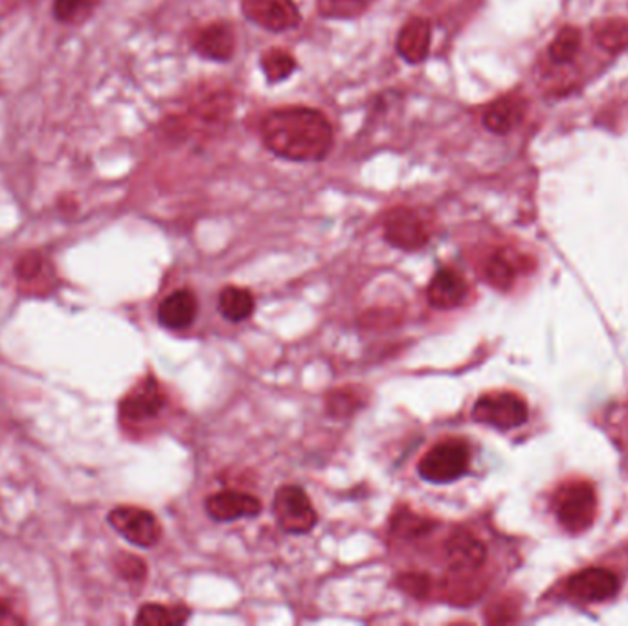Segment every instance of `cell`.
I'll return each instance as SVG.
<instances>
[{
  "instance_id": "cell-13",
  "label": "cell",
  "mask_w": 628,
  "mask_h": 626,
  "mask_svg": "<svg viewBox=\"0 0 628 626\" xmlns=\"http://www.w3.org/2000/svg\"><path fill=\"white\" fill-rule=\"evenodd\" d=\"M467 295H469V285L465 282L464 276L456 273L454 268H441L432 278L430 285L426 289L428 304L434 309H441V311L461 306Z\"/></svg>"
},
{
  "instance_id": "cell-8",
  "label": "cell",
  "mask_w": 628,
  "mask_h": 626,
  "mask_svg": "<svg viewBox=\"0 0 628 626\" xmlns=\"http://www.w3.org/2000/svg\"><path fill=\"white\" fill-rule=\"evenodd\" d=\"M241 10L256 26L274 33L292 30L301 21L295 0H243Z\"/></svg>"
},
{
  "instance_id": "cell-4",
  "label": "cell",
  "mask_w": 628,
  "mask_h": 626,
  "mask_svg": "<svg viewBox=\"0 0 628 626\" xmlns=\"http://www.w3.org/2000/svg\"><path fill=\"white\" fill-rule=\"evenodd\" d=\"M273 511L279 529L289 534L309 533L318 522V514L309 496L296 485H284L276 490Z\"/></svg>"
},
{
  "instance_id": "cell-20",
  "label": "cell",
  "mask_w": 628,
  "mask_h": 626,
  "mask_svg": "<svg viewBox=\"0 0 628 626\" xmlns=\"http://www.w3.org/2000/svg\"><path fill=\"white\" fill-rule=\"evenodd\" d=\"M190 616H192V612L187 606H164L149 603L138 611L135 623L143 626L182 625L190 619Z\"/></svg>"
},
{
  "instance_id": "cell-25",
  "label": "cell",
  "mask_w": 628,
  "mask_h": 626,
  "mask_svg": "<svg viewBox=\"0 0 628 626\" xmlns=\"http://www.w3.org/2000/svg\"><path fill=\"white\" fill-rule=\"evenodd\" d=\"M581 33L577 28H563L558 32L557 38L553 39L550 46V57L558 65H566L570 61L575 60V55L579 54Z\"/></svg>"
},
{
  "instance_id": "cell-16",
  "label": "cell",
  "mask_w": 628,
  "mask_h": 626,
  "mask_svg": "<svg viewBox=\"0 0 628 626\" xmlns=\"http://www.w3.org/2000/svg\"><path fill=\"white\" fill-rule=\"evenodd\" d=\"M198 300L190 290H177L159 306L160 326L170 331H182L195 321Z\"/></svg>"
},
{
  "instance_id": "cell-9",
  "label": "cell",
  "mask_w": 628,
  "mask_h": 626,
  "mask_svg": "<svg viewBox=\"0 0 628 626\" xmlns=\"http://www.w3.org/2000/svg\"><path fill=\"white\" fill-rule=\"evenodd\" d=\"M166 406V393L155 376L143 379L137 388L127 393L120 403V417L126 423H148L159 417Z\"/></svg>"
},
{
  "instance_id": "cell-22",
  "label": "cell",
  "mask_w": 628,
  "mask_h": 626,
  "mask_svg": "<svg viewBox=\"0 0 628 626\" xmlns=\"http://www.w3.org/2000/svg\"><path fill=\"white\" fill-rule=\"evenodd\" d=\"M375 0H318V11L326 19L348 21L361 17Z\"/></svg>"
},
{
  "instance_id": "cell-18",
  "label": "cell",
  "mask_w": 628,
  "mask_h": 626,
  "mask_svg": "<svg viewBox=\"0 0 628 626\" xmlns=\"http://www.w3.org/2000/svg\"><path fill=\"white\" fill-rule=\"evenodd\" d=\"M17 278L28 295L43 296L54 289V276L46 274V262L39 252H28L17 263Z\"/></svg>"
},
{
  "instance_id": "cell-21",
  "label": "cell",
  "mask_w": 628,
  "mask_h": 626,
  "mask_svg": "<svg viewBox=\"0 0 628 626\" xmlns=\"http://www.w3.org/2000/svg\"><path fill=\"white\" fill-rule=\"evenodd\" d=\"M364 404H366V397L359 388H340V390H333L329 393L328 399H326L328 414L339 417V420L355 414Z\"/></svg>"
},
{
  "instance_id": "cell-15",
  "label": "cell",
  "mask_w": 628,
  "mask_h": 626,
  "mask_svg": "<svg viewBox=\"0 0 628 626\" xmlns=\"http://www.w3.org/2000/svg\"><path fill=\"white\" fill-rule=\"evenodd\" d=\"M193 49L204 60L217 63L232 60L235 52L234 30L224 22H213L198 33Z\"/></svg>"
},
{
  "instance_id": "cell-6",
  "label": "cell",
  "mask_w": 628,
  "mask_h": 626,
  "mask_svg": "<svg viewBox=\"0 0 628 626\" xmlns=\"http://www.w3.org/2000/svg\"><path fill=\"white\" fill-rule=\"evenodd\" d=\"M110 528L120 533L127 542L138 548H153L159 544L162 528L153 512L140 507H116L109 512Z\"/></svg>"
},
{
  "instance_id": "cell-26",
  "label": "cell",
  "mask_w": 628,
  "mask_h": 626,
  "mask_svg": "<svg viewBox=\"0 0 628 626\" xmlns=\"http://www.w3.org/2000/svg\"><path fill=\"white\" fill-rule=\"evenodd\" d=\"M26 614L15 590L0 581V626L24 625Z\"/></svg>"
},
{
  "instance_id": "cell-5",
  "label": "cell",
  "mask_w": 628,
  "mask_h": 626,
  "mask_svg": "<svg viewBox=\"0 0 628 626\" xmlns=\"http://www.w3.org/2000/svg\"><path fill=\"white\" fill-rule=\"evenodd\" d=\"M472 420L497 431H511L528 421V404L517 393H487L476 401Z\"/></svg>"
},
{
  "instance_id": "cell-19",
  "label": "cell",
  "mask_w": 628,
  "mask_h": 626,
  "mask_svg": "<svg viewBox=\"0 0 628 626\" xmlns=\"http://www.w3.org/2000/svg\"><path fill=\"white\" fill-rule=\"evenodd\" d=\"M217 309L221 316L228 321H243L252 316L256 309V301L251 290L230 285V287H224L223 293L219 295Z\"/></svg>"
},
{
  "instance_id": "cell-27",
  "label": "cell",
  "mask_w": 628,
  "mask_h": 626,
  "mask_svg": "<svg viewBox=\"0 0 628 626\" xmlns=\"http://www.w3.org/2000/svg\"><path fill=\"white\" fill-rule=\"evenodd\" d=\"M486 276L489 284L494 285L498 289L505 290L513 285L517 267H514V262H511L508 252H497L487 262Z\"/></svg>"
},
{
  "instance_id": "cell-11",
  "label": "cell",
  "mask_w": 628,
  "mask_h": 626,
  "mask_svg": "<svg viewBox=\"0 0 628 626\" xmlns=\"http://www.w3.org/2000/svg\"><path fill=\"white\" fill-rule=\"evenodd\" d=\"M206 512L215 522H235L241 518H254L262 512L263 503L256 496L240 490H223L206 498Z\"/></svg>"
},
{
  "instance_id": "cell-7",
  "label": "cell",
  "mask_w": 628,
  "mask_h": 626,
  "mask_svg": "<svg viewBox=\"0 0 628 626\" xmlns=\"http://www.w3.org/2000/svg\"><path fill=\"white\" fill-rule=\"evenodd\" d=\"M384 240L400 251L416 252L430 241V232L416 210L395 208L384 221Z\"/></svg>"
},
{
  "instance_id": "cell-3",
  "label": "cell",
  "mask_w": 628,
  "mask_h": 626,
  "mask_svg": "<svg viewBox=\"0 0 628 626\" xmlns=\"http://www.w3.org/2000/svg\"><path fill=\"white\" fill-rule=\"evenodd\" d=\"M469 447L459 439H447V442L437 443L436 447H432L421 458L417 473H419V478L428 484H453L465 476V473L469 470Z\"/></svg>"
},
{
  "instance_id": "cell-30",
  "label": "cell",
  "mask_w": 628,
  "mask_h": 626,
  "mask_svg": "<svg viewBox=\"0 0 628 626\" xmlns=\"http://www.w3.org/2000/svg\"><path fill=\"white\" fill-rule=\"evenodd\" d=\"M401 590H405L406 594L414 595V597H425L430 590V579L423 575V573H406L400 577Z\"/></svg>"
},
{
  "instance_id": "cell-14",
  "label": "cell",
  "mask_w": 628,
  "mask_h": 626,
  "mask_svg": "<svg viewBox=\"0 0 628 626\" xmlns=\"http://www.w3.org/2000/svg\"><path fill=\"white\" fill-rule=\"evenodd\" d=\"M430 22L423 17H412L411 21L401 28L400 38H397V54L406 63L419 65L430 54Z\"/></svg>"
},
{
  "instance_id": "cell-2",
  "label": "cell",
  "mask_w": 628,
  "mask_h": 626,
  "mask_svg": "<svg viewBox=\"0 0 628 626\" xmlns=\"http://www.w3.org/2000/svg\"><path fill=\"white\" fill-rule=\"evenodd\" d=\"M553 507L558 522L568 533H585L596 518V490L588 481H568L555 492Z\"/></svg>"
},
{
  "instance_id": "cell-24",
  "label": "cell",
  "mask_w": 628,
  "mask_h": 626,
  "mask_svg": "<svg viewBox=\"0 0 628 626\" xmlns=\"http://www.w3.org/2000/svg\"><path fill=\"white\" fill-rule=\"evenodd\" d=\"M99 0H54V17L65 24L87 21L98 8Z\"/></svg>"
},
{
  "instance_id": "cell-10",
  "label": "cell",
  "mask_w": 628,
  "mask_h": 626,
  "mask_svg": "<svg viewBox=\"0 0 628 626\" xmlns=\"http://www.w3.org/2000/svg\"><path fill=\"white\" fill-rule=\"evenodd\" d=\"M568 592L581 603H603L619 592V579L605 567H588L568 579Z\"/></svg>"
},
{
  "instance_id": "cell-17",
  "label": "cell",
  "mask_w": 628,
  "mask_h": 626,
  "mask_svg": "<svg viewBox=\"0 0 628 626\" xmlns=\"http://www.w3.org/2000/svg\"><path fill=\"white\" fill-rule=\"evenodd\" d=\"M525 104L517 96L500 98L483 115V126L494 135H508L524 120Z\"/></svg>"
},
{
  "instance_id": "cell-1",
  "label": "cell",
  "mask_w": 628,
  "mask_h": 626,
  "mask_svg": "<svg viewBox=\"0 0 628 626\" xmlns=\"http://www.w3.org/2000/svg\"><path fill=\"white\" fill-rule=\"evenodd\" d=\"M259 131L268 151L290 162H320L333 148L331 121L309 107L273 110L263 118Z\"/></svg>"
},
{
  "instance_id": "cell-23",
  "label": "cell",
  "mask_w": 628,
  "mask_h": 626,
  "mask_svg": "<svg viewBox=\"0 0 628 626\" xmlns=\"http://www.w3.org/2000/svg\"><path fill=\"white\" fill-rule=\"evenodd\" d=\"M296 66L295 57L285 50H268L262 57L263 72L270 83L284 82L296 71Z\"/></svg>"
},
{
  "instance_id": "cell-12",
  "label": "cell",
  "mask_w": 628,
  "mask_h": 626,
  "mask_svg": "<svg viewBox=\"0 0 628 626\" xmlns=\"http://www.w3.org/2000/svg\"><path fill=\"white\" fill-rule=\"evenodd\" d=\"M450 570L458 573L475 572L486 562V544L467 529H458L448 537L445 544Z\"/></svg>"
},
{
  "instance_id": "cell-28",
  "label": "cell",
  "mask_w": 628,
  "mask_h": 626,
  "mask_svg": "<svg viewBox=\"0 0 628 626\" xmlns=\"http://www.w3.org/2000/svg\"><path fill=\"white\" fill-rule=\"evenodd\" d=\"M596 38L607 52H621L628 46V24L625 21L605 22Z\"/></svg>"
},
{
  "instance_id": "cell-29",
  "label": "cell",
  "mask_w": 628,
  "mask_h": 626,
  "mask_svg": "<svg viewBox=\"0 0 628 626\" xmlns=\"http://www.w3.org/2000/svg\"><path fill=\"white\" fill-rule=\"evenodd\" d=\"M116 567L121 573V577L129 579V581H142L146 577V564L138 556L120 555L116 561Z\"/></svg>"
}]
</instances>
